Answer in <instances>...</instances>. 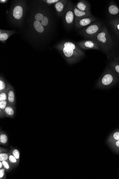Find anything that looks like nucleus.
<instances>
[{
	"instance_id": "412c9836",
	"label": "nucleus",
	"mask_w": 119,
	"mask_h": 179,
	"mask_svg": "<svg viewBox=\"0 0 119 179\" xmlns=\"http://www.w3.org/2000/svg\"><path fill=\"white\" fill-rule=\"evenodd\" d=\"M8 104L7 100L0 101V118L3 119L6 117L5 110Z\"/></svg>"
},
{
	"instance_id": "0eeeda50",
	"label": "nucleus",
	"mask_w": 119,
	"mask_h": 179,
	"mask_svg": "<svg viewBox=\"0 0 119 179\" xmlns=\"http://www.w3.org/2000/svg\"><path fill=\"white\" fill-rule=\"evenodd\" d=\"M74 6L72 2L69 1L62 15L65 25L68 28L72 27L75 23V16L73 12Z\"/></svg>"
},
{
	"instance_id": "423d86ee",
	"label": "nucleus",
	"mask_w": 119,
	"mask_h": 179,
	"mask_svg": "<svg viewBox=\"0 0 119 179\" xmlns=\"http://www.w3.org/2000/svg\"><path fill=\"white\" fill-rule=\"evenodd\" d=\"M104 25L99 22L93 23L80 30V33L87 39H94L95 37L102 30Z\"/></svg>"
},
{
	"instance_id": "6e6552de",
	"label": "nucleus",
	"mask_w": 119,
	"mask_h": 179,
	"mask_svg": "<svg viewBox=\"0 0 119 179\" xmlns=\"http://www.w3.org/2000/svg\"><path fill=\"white\" fill-rule=\"evenodd\" d=\"M77 45L84 50H100L98 44L95 39H87L78 42Z\"/></svg>"
},
{
	"instance_id": "a878e982",
	"label": "nucleus",
	"mask_w": 119,
	"mask_h": 179,
	"mask_svg": "<svg viewBox=\"0 0 119 179\" xmlns=\"http://www.w3.org/2000/svg\"><path fill=\"white\" fill-rule=\"evenodd\" d=\"M2 163L3 164L4 168L6 172L9 173L12 171L13 169L8 161H2Z\"/></svg>"
},
{
	"instance_id": "2f4dec72",
	"label": "nucleus",
	"mask_w": 119,
	"mask_h": 179,
	"mask_svg": "<svg viewBox=\"0 0 119 179\" xmlns=\"http://www.w3.org/2000/svg\"><path fill=\"white\" fill-rule=\"evenodd\" d=\"M8 1H7V0H1V1H0V2L2 4H5L6 3V2H7Z\"/></svg>"
},
{
	"instance_id": "9b49d317",
	"label": "nucleus",
	"mask_w": 119,
	"mask_h": 179,
	"mask_svg": "<svg viewBox=\"0 0 119 179\" xmlns=\"http://www.w3.org/2000/svg\"><path fill=\"white\" fill-rule=\"evenodd\" d=\"M69 1L68 0H59L57 3L54 4L56 12L59 16H62Z\"/></svg>"
},
{
	"instance_id": "72a5a7b5",
	"label": "nucleus",
	"mask_w": 119,
	"mask_h": 179,
	"mask_svg": "<svg viewBox=\"0 0 119 179\" xmlns=\"http://www.w3.org/2000/svg\"><path fill=\"white\" fill-rule=\"evenodd\" d=\"M114 59L116 60H117L119 62V55L117 57H116L114 58Z\"/></svg>"
},
{
	"instance_id": "c756f323",
	"label": "nucleus",
	"mask_w": 119,
	"mask_h": 179,
	"mask_svg": "<svg viewBox=\"0 0 119 179\" xmlns=\"http://www.w3.org/2000/svg\"><path fill=\"white\" fill-rule=\"evenodd\" d=\"M59 0H45V1H43L49 5H52V4H54L56 3H57L59 2Z\"/></svg>"
},
{
	"instance_id": "2eb2a0df",
	"label": "nucleus",
	"mask_w": 119,
	"mask_h": 179,
	"mask_svg": "<svg viewBox=\"0 0 119 179\" xmlns=\"http://www.w3.org/2000/svg\"><path fill=\"white\" fill-rule=\"evenodd\" d=\"M73 12L75 14V19L85 18L93 16L91 12L82 11L78 9L75 5L73 8Z\"/></svg>"
},
{
	"instance_id": "393cba45",
	"label": "nucleus",
	"mask_w": 119,
	"mask_h": 179,
	"mask_svg": "<svg viewBox=\"0 0 119 179\" xmlns=\"http://www.w3.org/2000/svg\"><path fill=\"white\" fill-rule=\"evenodd\" d=\"M13 155L19 161L20 160V152L17 148H13L10 150Z\"/></svg>"
},
{
	"instance_id": "f03ea898",
	"label": "nucleus",
	"mask_w": 119,
	"mask_h": 179,
	"mask_svg": "<svg viewBox=\"0 0 119 179\" xmlns=\"http://www.w3.org/2000/svg\"><path fill=\"white\" fill-rule=\"evenodd\" d=\"M51 21L48 15L43 11H37L32 19V26L36 33L42 35L46 33L50 25Z\"/></svg>"
},
{
	"instance_id": "4be33fe9",
	"label": "nucleus",
	"mask_w": 119,
	"mask_h": 179,
	"mask_svg": "<svg viewBox=\"0 0 119 179\" xmlns=\"http://www.w3.org/2000/svg\"><path fill=\"white\" fill-rule=\"evenodd\" d=\"M8 161L12 166L13 169H14L18 166L19 165V162H20L10 152Z\"/></svg>"
},
{
	"instance_id": "5701e85b",
	"label": "nucleus",
	"mask_w": 119,
	"mask_h": 179,
	"mask_svg": "<svg viewBox=\"0 0 119 179\" xmlns=\"http://www.w3.org/2000/svg\"><path fill=\"white\" fill-rule=\"evenodd\" d=\"M8 83L3 76H0V92L6 90Z\"/></svg>"
},
{
	"instance_id": "6ab92c4d",
	"label": "nucleus",
	"mask_w": 119,
	"mask_h": 179,
	"mask_svg": "<svg viewBox=\"0 0 119 179\" xmlns=\"http://www.w3.org/2000/svg\"><path fill=\"white\" fill-rule=\"evenodd\" d=\"M119 140V129L117 130L110 135L107 139V143L109 144Z\"/></svg>"
},
{
	"instance_id": "cd10ccee",
	"label": "nucleus",
	"mask_w": 119,
	"mask_h": 179,
	"mask_svg": "<svg viewBox=\"0 0 119 179\" xmlns=\"http://www.w3.org/2000/svg\"><path fill=\"white\" fill-rule=\"evenodd\" d=\"M8 95L7 91L6 90L0 92V101L7 100Z\"/></svg>"
},
{
	"instance_id": "4468645a",
	"label": "nucleus",
	"mask_w": 119,
	"mask_h": 179,
	"mask_svg": "<svg viewBox=\"0 0 119 179\" xmlns=\"http://www.w3.org/2000/svg\"><path fill=\"white\" fill-rule=\"evenodd\" d=\"M108 12L111 16H118L119 15V6L114 1H111L110 2L108 6Z\"/></svg>"
},
{
	"instance_id": "b1692460",
	"label": "nucleus",
	"mask_w": 119,
	"mask_h": 179,
	"mask_svg": "<svg viewBox=\"0 0 119 179\" xmlns=\"http://www.w3.org/2000/svg\"><path fill=\"white\" fill-rule=\"evenodd\" d=\"M113 151L119 154V140L108 145Z\"/></svg>"
},
{
	"instance_id": "7ed1b4c3",
	"label": "nucleus",
	"mask_w": 119,
	"mask_h": 179,
	"mask_svg": "<svg viewBox=\"0 0 119 179\" xmlns=\"http://www.w3.org/2000/svg\"><path fill=\"white\" fill-rule=\"evenodd\" d=\"M119 81V78L109 66L106 68L102 75L97 80L96 84V88L107 89L111 88Z\"/></svg>"
},
{
	"instance_id": "ddd939ff",
	"label": "nucleus",
	"mask_w": 119,
	"mask_h": 179,
	"mask_svg": "<svg viewBox=\"0 0 119 179\" xmlns=\"http://www.w3.org/2000/svg\"><path fill=\"white\" fill-rule=\"evenodd\" d=\"M79 10L85 12H91L90 4L85 0H80L75 5Z\"/></svg>"
},
{
	"instance_id": "a211bd4d",
	"label": "nucleus",
	"mask_w": 119,
	"mask_h": 179,
	"mask_svg": "<svg viewBox=\"0 0 119 179\" xmlns=\"http://www.w3.org/2000/svg\"><path fill=\"white\" fill-rule=\"evenodd\" d=\"M110 24L119 39V18L111 19Z\"/></svg>"
},
{
	"instance_id": "f257e3e1",
	"label": "nucleus",
	"mask_w": 119,
	"mask_h": 179,
	"mask_svg": "<svg viewBox=\"0 0 119 179\" xmlns=\"http://www.w3.org/2000/svg\"><path fill=\"white\" fill-rule=\"evenodd\" d=\"M55 47L69 64L79 62L85 56V53L83 50L72 41H61L56 45Z\"/></svg>"
},
{
	"instance_id": "473e14b6",
	"label": "nucleus",
	"mask_w": 119,
	"mask_h": 179,
	"mask_svg": "<svg viewBox=\"0 0 119 179\" xmlns=\"http://www.w3.org/2000/svg\"><path fill=\"white\" fill-rule=\"evenodd\" d=\"M4 168L3 165L2 161H0V169H3Z\"/></svg>"
},
{
	"instance_id": "39448f33",
	"label": "nucleus",
	"mask_w": 119,
	"mask_h": 179,
	"mask_svg": "<svg viewBox=\"0 0 119 179\" xmlns=\"http://www.w3.org/2000/svg\"><path fill=\"white\" fill-rule=\"evenodd\" d=\"M25 1H18L13 6L10 13V18L13 23L18 25L22 23L25 14Z\"/></svg>"
},
{
	"instance_id": "aec40b11",
	"label": "nucleus",
	"mask_w": 119,
	"mask_h": 179,
	"mask_svg": "<svg viewBox=\"0 0 119 179\" xmlns=\"http://www.w3.org/2000/svg\"><path fill=\"white\" fill-rule=\"evenodd\" d=\"M0 144L4 146L8 145V137L7 134L4 131L1 130L0 132Z\"/></svg>"
},
{
	"instance_id": "dca6fc26",
	"label": "nucleus",
	"mask_w": 119,
	"mask_h": 179,
	"mask_svg": "<svg viewBox=\"0 0 119 179\" xmlns=\"http://www.w3.org/2000/svg\"><path fill=\"white\" fill-rule=\"evenodd\" d=\"M16 106L8 104L5 110V115L6 117L13 119L16 115Z\"/></svg>"
},
{
	"instance_id": "9d476101",
	"label": "nucleus",
	"mask_w": 119,
	"mask_h": 179,
	"mask_svg": "<svg viewBox=\"0 0 119 179\" xmlns=\"http://www.w3.org/2000/svg\"><path fill=\"white\" fill-rule=\"evenodd\" d=\"M6 91H7L8 104L16 106V100L14 89L9 83H8Z\"/></svg>"
},
{
	"instance_id": "c85d7f7f",
	"label": "nucleus",
	"mask_w": 119,
	"mask_h": 179,
	"mask_svg": "<svg viewBox=\"0 0 119 179\" xmlns=\"http://www.w3.org/2000/svg\"><path fill=\"white\" fill-rule=\"evenodd\" d=\"M6 172L5 169L4 168L3 169H0V179H6Z\"/></svg>"
},
{
	"instance_id": "f8f14e48",
	"label": "nucleus",
	"mask_w": 119,
	"mask_h": 179,
	"mask_svg": "<svg viewBox=\"0 0 119 179\" xmlns=\"http://www.w3.org/2000/svg\"><path fill=\"white\" fill-rule=\"evenodd\" d=\"M16 33L17 32L14 30L0 29V41L5 44L10 37Z\"/></svg>"
},
{
	"instance_id": "f3484780",
	"label": "nucleus",
	"mask_w": 119,
	"mask_h": 179,
	"mask_svg": "<svg viewBox=\"0 0 119 179\" xmlns=\"http://www.w3.org/2000/svg\"><path fill=\"white\" fill-rule=\"evenodd\" d=\"M119 78V62L114 59L111 61L108 66Z\"/></svg>"
},
{
	"instance_id": "7c9ffc66",
	"label": "nucleus",
	"mask_w": 119,
	"mask_h": 179,
	"mask_svg": "<svg viewBox=\"0 0 119 179\" xmlns=\"http://www.w3.org/2000/svg\"><path fill=\"white\" fill-rule=\"evenodd\" d=\"M8 150L6 148H4L2 147H0V153H2L8 151Z\"/></svg>"
},
{
	"instance_id": "20e7f679",
	"label": "nucleus",
	"mask_w": 119,
	"mask_h": 179,
	"mask_svg": "<svg viewBox=\"0 0 119 179\" xmlns=\"http://www.w3.org/2000/svg\"><path fill=\"white\" fill-rule=\"evenodd\" d=\"M94 39L98 43L100 50L106 54H109L113 49V44L106 26H104L102 30L95 37Z\"/></svg>"
},
{
	"instance_id": "1a4fd4ad",
	"label": "nucleus",
	"mask_w": 119,
	"mask_h": 179,
	"mask_svg": "<svg viewBox=\"0 0 119 179\" xmlns=\"http://www.w3.org/2000/svg\"><path fill=\"white\" fill-rule=\"evenodd\" d=\"M97 20V18L93 16L85 18L75 19V26L78 29L83 28L93 23Z\"/></svg>"
},
{
	"instance_id": "bb28decb",
	"label": "nucleus",
	"mask_w": 119,
	"mask_h": 179,
	"mask_svg": "<svg viewBox=\"0 0 119 179\" xmlns=\"http://www.w3.org/2000/svg\"><path fill=\"white\" fill-rule=\"evenodd\" d=\"M10 153V151H6L4 152L0 153V161H8Z\"/></svg>"
}]
</instances>
